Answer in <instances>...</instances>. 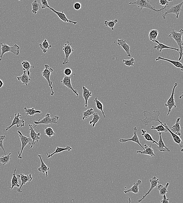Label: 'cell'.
Masks as SVG:
<instances>
[{
	"mask_svg": "<svg viewBox=\"0 0 183 203\" xmlns=\"http://www.w3.org/2000/svg\"><path fill=\"white\" fill-rule=\"evenodd\" d=\"M183 35V30L182 29L180 30L179 32L176 31L173 29H172V31L169 35V37L172 38L176 42L180 48L179 49V58L178 61H181L183 56V42L182 40V36Z\"/></svg>",
	"mask_w": 183,
	"mask_h": 203,
	"instance_id": "6da1fadb",
	"label": "cell"
},
{
	"mask_svg": "<svg viewBox=\"0 0 183 203\" xmlns=\"http://www.w3.org/2000/svg\"><path fill=\"white\" fill-rule=\"evenodd\" d=\"M128 4H134L136 5L137 6L140 8V10H141L143 9L146 8L152 11H155V12H163L164 10H166V8L169 7V5H166L162 8L159 10H156L155 9V7L152 6L151 4L149 2V0H136L134 2H130Z\"/></svg>",
	"mask_w": 183,
	"mask_h": 203,
	"instance_id": "7a4b0ae2",
	"label": "cell"
},
{
	"mask_svg": "<svg viewBox=\"0 0 183 203\" xmlns=\"http://www.w3.org/2000/svg\"><path fill=\"white\" fill-rule=\"evenodd\" d=\"M143 113L144 119L142 120L140 118V120L145 126H147L152 122H158L159 120V116L160 113L159 111H153V112H150L148 111H144Z\"/></svg>",
	"mask_w": 183,
	"mask_h": 203,
	"instance_id": "3957f363",
	"label": "cell"
},
{
	"mask_svg": "<svg viewBox=\"0 0 183 203\" xmlns=\"http://www.w3.org/2000/svg\"><path fill=\"white\" fill-rule=\"evenodd\" d=\"M1 54L0 55V61L2 59L4 54L8 52H11L16 55H19L20 47L17 44L14 45L12 47L10 46L5 43H1Z\"/></svg>",
	"mask_w": 183,
	"mask_h": 203,
	"instance_id": "277c9868",
	"label": "cell"
},
{
	"mask_svg": "<svg viewBox=\"0 0 183 203\" xmlns=\"http://www.w3.org/2000/svg\"><path fill=\"white\" fill-rule=\"evenodd\" d=\"M50 116V114L47 113L45 117L41 120L39 119L38 121H34V123L35 124V125L34 127V128H35L38 125L40 124L49 125L58 124L57 121L59 119V116H55L51 118Z\"/></svg>",
	"mask_w": 183,
	"mask_h": 203,
	"instance_id": "5b68a950",
	"label": "cell"
},
{
	"mask_svg": "<svg viewBox=\"0 0 183 203\" xmlns=\"http://www.w3.org/2000/svg\"><path fill=\"white\" fill-rule=\"evenodd\" d=\"M53 71L54 70L52 68L50 67L49 65L46 64L45 65L44 69L43 70L42 73V75L46 79L48 84H49V86L51 89V95L52 96H53L54 94H55V92H54L53 88L52 87L53 82L51 81L50 76L51 73L53 72Z\"/></svg>",
	"mask_w": 183,
	"mask_h": 203,
	"instance_id": "8992f818",
	"label": "cell"
},
{
	"mask_svg": "<svg viewBox=\"0 0 183 203\" xmlns=\"http://www.w3.org/2000/svg\"><path fill=\"white\" fill-rule=\"evenodd\" d=\"M183 4V2L182 1L180 3L174 5L171 7L169 9L166 10V12L164 13V14H162V18L164 19H166L167 16L169 15V14H176V18L178 19L180 13L181 11H182V10L181 9V6H182Z\"/></svg>",
	"mask_w": 183,
	"mask_h": 203,
	"instance_id": "52a82bcc",
	"label": "cell"
},
{
	"mask_svg": "<svg viewBox=\"0 0 183 203\" xmlns=\"http://www.w3.org/2000/svg\"><path fill=\"white\" fill-rule=\"evenodd\" d=\"M177 86V83H175L174 84V87L172 91V94H171L169 99L167 101L166 104L165 105V106L168 108V109L167 114L168 116H169L170 112H171L173 108H177L176 105H175V99H174V95H175V88Z\"/></svg>",
	"mask_w": 183,
	"mask_h": 203,
	"instance_id": "ba28073f",
	"label": "cell"
},
{
	"mask_svg": "<svg viewBox=\"0 0 183 203\" xmlns=\"http://www.w3.org/2000/svg\"><path fill=\"white\" fill-rule=\"evenodd\" d=\"M72 43H70L69 41H67V43H65L63 46V51L65 57L63 58V65H66L69 62V57L70 55L74 52V49L71 47Z\"/></svg>",
	"mask_w": 183,
	"mask_h": 203,
	"instance_id": "9c48e42d",
	"label": "cell"
},
{
	"mask_svg": "<svg viewBox=\"0 0 183 203\" xmlns=\"http://www.w3.org/2000/svg\"><path fill=\"white\" fill-rule=\"evenodd\" d=\"M17 133L19 134V136L22 144L21 151H20V153L18 151V158L19 159H22L23 158V157L22 156V154L23 149L28 144H30V145H31L30 141H31L32 140L30 137H27L23 135L20 131H18Z\"/></svg>",
	"mask_w": 183,
	"mask_h": 203,
	"instance_id": "30bf717a",
	"label": "cell"
},
{
	"mask_svg": "<svg viewBox=\"0 0 183 203\" xmlns=\"http://www.w3.org/2000/svg\"><path fill=\"white\" fill-rule=\"evenodd\" d=\"M29 126L30 127V129L29 131H30V137L31 139L33 142L30 146V148H32L33 147V146L36 144V143L39 142V140H40V138L39 137L40 136V133L39 132L36 133L35 132L34 129V128L33 127V125L29 123Z\"/></svg>",
	"mask_w": 183,
	"mask_h": 203,
	"instance_id": "8fae6325",
	"label": "cell"
},
{
	"mask_svg": "<svg viewBox=\"0 0 183 203\" xmlns=\"http://www.w3.org/2000/svg\"><path fill=\"white\" fill-rule=\"evenodd\" d=\"M21 116V115L20 114V113H18L14 114V120L12 122L11 124L9 126L7 127L6 128V131H8L12 127L14 126V125H17V128H19V127H23L25 126L24 123L25 121L23 120H20V117Z\"/></svg>",
	"mask_w": 183,
	"mask_h": 203,
	"instance_id": "7c38bea8",
	"label": "cell"
},
{
	"mask_svg": "<svg viewBox=\"0 0 183 203\" xmlns=\"http://www.w3.org/2000/svg\"><path fill=\"white\" fill-rule=\"evenodd\" d=\"M17 176L18 177L19 179H20L22 182L20 187L17 190V192L18 193H21L22 192L21 189L23 185H25L28 182H30V181H31L33 179V177H32L31 174L26 176L22 173H21L19 175H18Z\"/></svg>",
	"mask_w": 183,
	"mask_h": 203,
	"instance_id": "4fadbf2b",
	"label": "cell"
},
{
	"mask_svg": "<svg viewBox=\"0 0 183 203\" xmlns=\"http://www.w3.org/2000/svg\"><path fill=\"white\" fill-rule=\"evenodd\" d=\"M137 127H135L134 128V135H133L132 138L128 139H121L119 140L120 142L121 143H125L128 141H133V142L138 144L143 149V150H144V147H143V146L141 145L140 142V140H142V139H139V137L137 136Z\"/></svg>",
	"mask_w": 183,
	"mask_h": 203,
	"instance_id": "5bb4252c",
	"label": "cell"
},
{
	"mask_svg": "<svg viewBox=\"0 0 183 203\" xmlns=\"http://www.w3.org/2000/svg\"><path fill=\"white\" fill-rule=\"evenodd\" d=\"M60 83H62L63 85L66 86L68 89H70L71 91H72L77 97H79V94L77 90L73 88L72 84H71V77L65 76L62 81H60Z\"/></svg>",
	"mask_w": 183,
	"mask_h": 203,
	"instance_id": "9a60e30c",
	"label": "cell"
},
{
	"mask_svg": "<svg viewBox=\"0 0 183 203\" xmlns=\"http://www.w3.org/2000/svg\"><path fill=\"white\" fill-rule=\"evenodd\" d=\"M150 182L151 184V186L150 189H149V190L147 193H145V195L143 196L142 198L138 200V202H141V201H142L144 199L149 193H150L151 191L152 190L157 186L158 183H159V179H157L156 176L153 177L152 178V179L150 180Z\"/></svg>",
	"mask_w": 183,
	"mask_h": 203,
	"instance_id": "2e32d148",
	"label": "cell"
},
{
	"mask_svg": "<svg viewBox=\"0 0 183 203\" xmlns=\"http://www.w3.org/2000/svg\"><path fill=\"white\" fill-rule=\"evenodd\" d=\"M158 122L160 123L161 124H162V125H163L165 128L168 130V132H169L172 135L173 138V141L176 143L177 144L180 146L181 147H183V144L182 142V140H181V138H180L179 136L176 135L175 134H174L173 132L172 131H171V130L170 129L169 127L167 125L166 123H162L159 120L158 121Z\"/></svg>",
	"mask_w": 183,
	"mask_h": 203,
	"instance_id": "e0dca14e",
	"label": "cell"
},
{
	"mask_svg": "<svg viewBox=\"0 0 183 203\" xmlns=\"http://www.w3.org/2000/svg\"><path fill=\"white\" fill-rule=\"evenodd\" d=\"M50 10L53 12H54V13L56 14L59 17V18L62 21L64 22L72 23V24H74L75 25L77 24V22L69 20L68 18H67L66 15L64 14L63 11L62 12H59V11H57L54 9L51 8H50Z\"/></svg>",
	"mask_w": 183,
	"mask_h": 203,
	"instance_id": "ac0fdd59",
	"label": "cell"
},
{
	"mask_svg": "<svg viewBox=\"0 0 183 203\" xmlns=\"http://www.w3.org/2000/svg\"><path fill=\"white\" fill-rule=\"evenodd\" d=\"M144 150H143V151L137 150L136 152V154L147 155L150 156L151 157L156 156L151 145L149 146L147 144H144Z\"/></svg>",
	"mask_w": 183,
	"mask_h": 203,
	"instance_id": "d6986e66",
	"label": "cell"
},
{
	"mask_svg": "<svg viewBox=\"0 0 183 203\" xmlns=\"http://www.w3.org/2000/svg\"><path fill=\"white\" fill-rule=\"evenodd\" d=\"M118 45L122 47L124 50H125L128 57H131V55L130 53V47L127 43L126 40H124L123 39H117Z\"/></svg>",
	"mask_w": 183,
	"mask_h": 203,
	"instance_id": "ffe728a7",
	"label": "cell"
},
{
	"mask_svg": "<svg viewBox=\"0 0 183 203\" xmlns=\"http://www.w3.org/2000/svg\"><path fill=\"white\" fill-rule=\"evenodd\" d=\"M156 60V61L159 60H164L170 63L173 65L174 66L176 67L177 68H180L181 71H183V65L182 63H181V61H175L171 60L170 59H166V58L161 57V56L158 57L157 58Z\"/></svg>",
	"mask_w": 183,
	"mask_h": 203,
	"instance_id": "44dd1931",
	"label": "cell"
},
{
	"mask_svg": "<svg viewBox=\"0 0 183 203\" xmlns=\"http://www.w3.org/2000/svg\"><path fill=\"white\" fill-rule=\"evenodd\" d=\"M159 134V142L158 143V146L157 148L158 149L159 151L161 152H170V149L168 147H166V145H165V144L163 142V140L162 138L161 132H158Z\"/></svg>",
	"mask_w": 183,
	"mask_h": 203,
	"instance_id": "7402d4cb",
	"label": "cell"
},
{
	"mask_svg": "<svg viewBox=\"0 0 183 203\" xmlns=\"http://www.w3.org/2000/svg\"><path fill=\"white\" fill-rule=\"evenodd\" d=\"M29 76L26 71H23V75L17 77V78L18 81L21 83L22 84L27 86L30 82L31 81V79L29 78Z\"/></svg>",
	"mask_w": 183,
	"mask_h": 203,
	"instance_id": "603a6c76",
	"label": "cell"
},
{
	"mask_svg": "<svg viewBox=\"0 0 183 203\" xmlns=\"http://www.w3.org/2000/svg\"><path fill=\"white\" fill-rule=\"evenodd\" d=\"M181 119V118H178L177 119L176 121L175 125H173L171 129H170L174 134L179 136L181 135V126H180V122Z\"/></svg>",
	"mask_w": 183,
	"mask_h": 203,
	"instance_id": "cb8c5ba5",
	"label": "cell"
},
{
	"mask_svg": "<svg viewBox=\"0 0 183 203\" xmlns=\"http://www.w3.org/2000/svg\"><path fill=\"white\" fill-rule=\"evenodd\" d=\"M38 156L39 158L41 161V166L37 170L42 173L46 174L47 177H48V171L49 170L50 168L47 166V165L45 164L44 162L43 161L42 159V156L41 155H39Z\"/></svg>",
	"mask_w": 183,
	"mask_h": 203,
	"instance_id": "d4e9b609",
	"label": "cell"
},
{
	"mask_svg": "<svg viewBox=\"0 0 183 203\" xmlns=\"http://www.w3.org/2000/svg\"><path fill=\"white\" fill-rule=\"evenodd\" d=\"M141 181L140 180L137 181L136 183H135L134 182L133 183V186L131 188H130V189L124 191V193L125 194H127L129 193L132 192L135 194L138 193L139 190V185H141Z\"/></svg>",
	"mask_w": 183,
	"mask_h": 203,
	"instance_id": "484cf974",
	"label": "cell"
},
{
	"mask_svg": "<svg viewBox=\"0 0 183 203\" xmlns=\"http://www.w3.org/2000/svg\"><path fill=\"white\" fill-rule=\"evenodd\" d=\"M83 97L84 98L85 100V107L87 108L88 101L89 99L92 97V93L90 90H88L86 87H83Z\"/></svg>",
	"mask_w": 183,
	"mask_h": 203,
	"instance_id": "4316f807",
	"label": "cell"
},
{
	"mask_svg": "<svg viewBox=\"0 0 183 203\" xmlns=\"http://www.w3.org/2000/svg\"><path fill=\"white\" fill-rule=\"evenodd\" d=\"M72 148H71L70 146H67V147H65V148H62V147H56V149H55V152H54L53 153H52V154H50V153L48 154L47 153H46V154L47 156L46 158H49L50 157H52L54 155H55L56 154H58V153L62 152L64 151H70V150H72Z\"/></svg>",
	"mask_w": 183,
	"mask_h": 203,
	"instance_id": "83f0119b",
	"label": "cell"
},
{
	"mask_svg": "<svg viewBox=\"0 0 183 203\" xmlns=\"http://www.w3.org/2000/svg\"><path fill=\"white\" fill-rule=\"evenodd\" d=\"M155 43L158 44L157 46H153L154 47V49H156L159 51V52H161L162 50L164 49H170L175 50L177 51H179V49H177V48L170 47L166 46L163 43H159L158 40H156Z\"/></svg>",
	"mask_w": 183,
	"mask_h": 203,
	"instance_id": "f1b7e54d",
	"label": "cell"
},
{
	"mask_svg": "<svg viewBox=\"0 0 183 203\" xmlns=\"http://www.w3.org/2000/svg\"><path fill=\"white\" fill-rule=\"evenodd\" d=\"M21 64L23 68V71H26L28 75L30 76V68H35V66H32L29 61H23L21 63Z\"/></svg>",
	"mask_w": 183,
	"mask_h": 203,
	"instance_id": "f546056e",
	"label": "cell"
},
{
	"mask_svg": "<svg viewBox=\"0 0 183 203\" xmlns=\"http://www.w3.org/2000/svg\"><path fill=\"white\" fill-rule=\"evenodd\" d=\"M39 46L43 53L45 54L47 53L48 50L50 49L52 47L51 45L49 44V42L46 39H45L42 43L39 44Z\"/></svg>",
	"mask_w": 183,
	"mask_h": 203,
	"instance_id": "4dcf8cb0",
	"label": "cell"
},
{
	"mask_svg": "<svg viewBox=\"0 0 183 203\" xmlns=\"http://www.w3.org/2000/svg\"><path fill=\"white\" fill-rule=\"evenodd\" d=\"M16 171V168L14 169V173H13V176L11 179V186L10 187V188L11 189H13L14 187H16L17 188H19L20 185H19L18 183V177L15 176V172Z\"/></svg>",
	"mask_w": 183,
	"mask_h": 203,
	"instance_id": "1f68e13d",
	"label": "cell"
},
{
	"mask_svg": "<svg viewBox=\"0 0 183 203\" xmlns=\"http://www.w3.org/2000/svg\"><path fill=\"white\" fill-rule=\"evenodd\" d=\"M142 134L141 135L144 136V140L147 141H151L153 144H155L158 145V143L156 141H155L152 138L151 135L150 134L146 132V131L144 129H141V130Z\"/></svg>",
	"mask_w": 183,
	"mask_h": 203,
	"instance_id": "d6a6232c",
	"label": "cell"
},
{
	"mask_svg": "<svg viewBox=\"0 0 183 203\" xmlns=\"http://www.w3.org/2000/svg\"><path fill=\"white\" fill-rule=\"evenodd\" d=\"M24 109L25 112L26 113V116L29 115L30 116H33L36 114L42 113L41 111L35 110L34 108H27L26 107H25Z\"/></svg>",
	"mask_w": 183,
	"mask_h": 203,
	"instance_id": "836d02e7",
	"label": "cell"
},
{
	"mask_svg": "<svg viewBox=\"0 0 183 203\" xmlns=\"http://www.w3.org/2000/svg\"><path fill=\"white\" fill-rule=\"evenodd\" d=\"M159 34V31L156 30H150L149 34V39L150 40L153 42H156L157 40V38Z\"/></svg>",
	"mask_w": 183,
	"mask_h": 203,
	"instance_id": "e575fe53",
	"label": "cell"
},
{
	"mask_svg": "<svg viewBox=\"0 0 183 203\" xmlns=\"http://www.w3.org/2000/svg\"><path fill=\"white\" fill-rule=\"evenodd\" d=\"M169 185V183L167 182L165 185H157V189L160 192V195L163 196L164 195H166L167 193L168 192L167 188Z\"/></svg>",
	"mask_w": 183,
	"mask_h": 203,
	"instance_id": "d590c367",
	"label": "cell"
},
{
	"mask_svg": "<svg viewBox=\"0 0 183 203\" xmlns=\"http://www.w3.org/2000/svg\"><path fill=\"white\" fill-rule=\"evenodd\" d=\"M11 153H9L8 155L2 156L0 157V163L3 165V166L8 164L11 160Z\"/></svg>",
	"mask_w": 183,
	"mask_h": 203,
	"instance_id": "8d00e7d4",
	"label": "cell"
},
{
	"mask_svg": "<svg viewBox=\"0 0 183 203\" xmlns=\"http://www.w3.org/2000/svg\"><path fill=\"white\" fill-rule=\"evenodd\" d=\"M32 12L35 14H37L38 11L40 10V4L38 3L37 0H35L31 4Z\"/></svg>",
	"mask_w": 183,
	"mask_h": 203,
	"instance_id": "74e56055",
	"label": "cell"
},
{
	"mask_svg": "<svg viewBox=\"0 0 183 203\" xmlns=\"http://www.w3.org/2000/svg\"><path fill=\"white\" fill-rule=\"evenodd\" d=\"M94 102L96 103V107L97 108L98 110L101 111L104 117L106 118V116H105L104 112L103 110L104 106L103 104L98 100V98L97 97H96V98H95Z\"/></svg>",
	"mask_w": 183,
	"mask_h": 203,
	"instance_id": "f35d334b",
	"label": "cell"
},
{
	"mask_svg": "<svg viewBox=\"0 0 183 203\" xmlns=\"http://www.w3.org/2000/svg\"><path fill=\"white\" fill-rule=\"evenodd\" d=\"M118 21L117 19H116L114 20H109V21L105 20L104 22V24L105 26H108L110 28H111V30H114V27H115L116 24L118 22Z\"/></svg>",
	"mask_w": 183,
	"mask_h": 203,
	"instance_id": "ab89813d",
	"label": "cell"
},
{
	"mask_svg": "<svg viewBox=\"0 0 183 203\" xmlns=\"http://www.w3.org/2000/svg\"><path fill=\"white\" fill-rule=\"evenodd\" d=\"M93 119H92V120L90 121V122H89V124H90V125L93 124L92 127H93V128H94L95 126H96V124L97 123L100 119V117L97 112L96 113H95L94 112L93 115Z\"/></svg>",
	"mask_w": 183,
	"mask_h": 203,
	"instance_id": "60d3db41",
	"label": "cell"
},
{
	"mask_svg": "<svg viewBox=\"0 0 183 203\" xmlns=\"http://www.w3.org/2000/svg\"><path fill=\"white\" fill-rule=\"evenodd\" d=\"M94 112L93 109L92 108L87 109L86 111L83 112L82 119L83 120H84L85 119L88 118L90 116L93 115Z\"/></svg>",
	"mask_w": 183,
	"mask_h": 203,
	"instance_id": "b9f144b4",
	"label": "cell"
},
{
	"mask_svg": "<svg viewBox=\"0 0 183 203\" xmlns=\"http://www.w3.org/2000/svg\"><path fill=\"white\" fill-rule=\"evenodd\" d=\"M44 132L45 135L49 137V138H51V137L53 136L56 135V134L54 132L53 129L51 127L49 128L46 127L45 129Z\"/></svg>",
	"mask_w": 183,
	"mask_h": 203,
	"instance_id": "7bdbcfd3",
	"label": "cell"
},
{
	"mask_svg": "<svg viewBox=\"0 0 183 203\" xmlns=\"http://www.w3.org/2000/svg\"><path fill=\"white\" fill-rule=\"evenodd\" d=\"M151 129L156 130L158 132H168V130L162 124H161V125H158V126L157 127H155L153 125V126H152Z\"/></svg>",
	"mask_w": 183,
	"mask_h": 203,
	"instance_id": "ee69618b",
	"label": "cell"
},
{
	"mask_svg": "<svg viewBox=\"0 0 183 203\" xmlns=\"http://www.w3.org/2000/svg\"><path fill=\"white\" fill-rule=\"evenodd\" d=\"M124 65L128 67L134 66L135 60L134 58H131L129 60L124 59L123 60Z\"/></svg>",
	"mask_w": 183,
	"mask_h": 203,
	"instance_id": "f6af8a7d",
	"label": "cell"
},
{
	"mask_svg": "<svg viewBox=\"0 0 183 203\" xmlns=\"http://www.w3.org/2000/svg\"><path fill=\"white\" fill-rule=\"evenodd\" d=\"M41 4H42V9L48 8L50 9L51 7L49 6L47 0H40Z\"/></svg>",
	"mask_w": 183,
	"mask_h": 203,
	"instance_id": "bcb514c9",
	"label": "cell"
},
{
	"mask_svg": "<svg viewBox=\"0 0 183 203\" xmlns=\"http://www.w3.org/2000/svg\"><path fill=\"white\" fill-rule=\"evenodd\" d=\"M6 138V136L5 135H2L0 136V147L3 150L5 155H6V153L4 147L3 142L4 140Z\"/></svg>",
	"mask_w": 183,
	"mask_h": 203,
	"instance_id": "7dc6e473",
	"label": "cell"
},
{
	"mask_svg": "<svg viewBox=\"0 0 183 203\" xmlns=\"http://www.w3.org/2000/svg\"><path fill=\"white\" fill-rule=\"evenodd\" d=\"M64 73L66 76H70L72 74V71L70 68H66L64 70Z\"/></svg>",
	"mask_w": 183,
	"mask_h": 203,
	"instance_id": "c3c4849f",
	"label": "cell"
},
{
	"mask_svg": "<svg viewBox=\"0 0 183 203\" xmlns=\"http://www.w3.org/2000/svg\"><path fill=\"white\" fill-rule=\"evenodd\" d=\"M74 8L76 10H79L82 8V5L80 3L76 2L74 4Z\"/></svg>",
	"mask_w": 183,
	"mask_h": 203,
	"instance_id": "681fc988",
	"label": "cell"
},
{
	"mask_svg": "<svg viewBox=\"0 0 183 203\" xmlns=\"http://www.w3.org/2000/svg\"><path fill=\"white\" fill-rule=\"evenodd\" d=\"M159 4L162 6H165L166 5H169V2H168V0H160Z\"/></svg>",
	"mask_w": 183,
	"mask_h": 203,
	"instance_id": "f907efd6",
	"label": "cell"
},
{
	"mask_svg": "<svg viewBox=\"0 0 183 203\" xmlns=\"http://www.w3.org/2000/svg\"><path fill=\"white\" fill-rule=\"evenodd\" d=\"M163 199L161 200V202L162 203H169V198H167L166 195H163Z\"/></svg>",
	"mask_w": 183,
	"mask_h": 203,
	"instance_id": "816d5d0a",
	"label": "cell"
},
{
	"mask_svg": "<svg viewBox=\"0 0 183 203\" xmlns=\"http://www.w3.org/2000/svg\"><path fill=\"white\" fill-rule=\"evenodd\" d=\"M4 84V83L3 81L1 80L0 79V88H2V87H3Z\"/></svg>",
	"mask_w": 183,
	"mask_h": 203,
	"instance_id": "f5cc1de1",
	"label": "cell"
},
{
	"mask_svg": "<svg viewBox=\"0 0 183 203\" xmlns=\"http://www.w3.org/2000/svg\"><path fill=\"white\" fill-rule=\"evenodd\" d=\"M168 2H172L173 0H168Z\"/></svg>",
	"mask_w": 183,
	"mask_h": 203,
	"instance_id": "db71d44e",
	"label": "cell"
},
{
	"mask_svg": "<svg viewBox=\"0 0 183 203\" xmlns=\"http://www.w3.org/2000/svg\"><path fill=\"white\" fill-rule=\"evenodd\" d=\"M181 152H183V148L181 149Z\"/></svg>",
	"mask_w": 183,
	"mask_h": 203,
	"instance_id": "11a10c76",
	"label": "cell"
},
{
	"mask_svg": "<svg viewBox=\"0 0 183 203\" xmlns=\"http://www.w3.org/2000/svg\"><path fill=\"white\" fill-rule=\"evenodd\" d=\"M19 1H22V0H18Z\"/></svg>",
	"mask_w": 183,
	"mask_h": 203,
	"instance_id": "9f6ffc18",
	"label": "cell"
},
{
	"mask_svg": "<svg viewBox=\"0 0 183 203\" xmlns=\"http://www.w3.org/2000/svg\"></svg>",
	"mask_w": 183,
	"mask_h": 203,
	"instance_id": "6f0895ef",
	"label": "cell"
}]
</instances>
